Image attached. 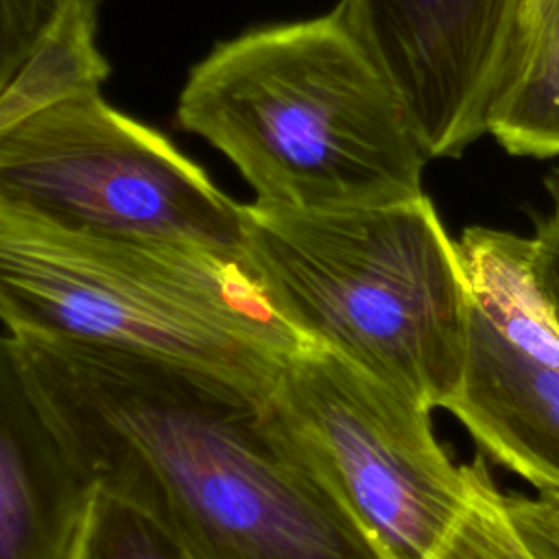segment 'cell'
<instances>
[{"mask_svg": "<svg viewBox=\"0 0 559 559\" xmlns=\"http://www.w3.org/2000/svg\"><path fill=\"white\" fill-rule=\"evenodd\" d=\"M15 343L90 483L197 559H386L266 397L166 360Z\"/></svg>", "mask_w": 559, "mask_h": 559, "instance_id": "1", "label": "cell"}, {"mask_svg": "<svg viewBox=\"0 0 559 559\" xmlns=\"http://www.w3.org/2000/svg\"><path fill=\"white\" fill-rule=\"evenodd\" d=\"M177 122L221 151L264 205L352 210L424 194L430 157L336 9L214 46L181 87Z\"/></svg>", "mask_w": 559, "mask_h": 559, "instance_id": "2", "label": "cell"}, {"mask_svg": "<svg viewBox=\"0 0 559 559\" xmlns=\"http://www.w3.org/2000/svg\"><path fill=\"white\" fill-rule=\"evenodd\" d=\"M242 262L275 312L319 345L445 408L461 384L469 295L432 201L352 210L242 203Z\"/></svg>", "mask_w": 559, "mask_h": 559, "instance_id": "3", "label": "cell"}, {"mask_svg": "<svg viewBox=\"0 0 559 559\" xmlns=\"http://www.w3.org/2000/svg\"><path fill=\"white\" fill-rule=\"evenodd\" d=\"M0 323L15 338L183 365L258 397L306 345L242 258L66 231L2 210Z\"/></svg>", "mask_w": 559, "mask_h": 559, "instance_id": "4", "label": "cell"}, {"mask_svg": "<svg viewBox=\"0 0 559 559\" xmlns=\"http://www.w3.org/2000/svg\"><path fill=\"white\" fill-rule=\"evenodd\" d=\"M0 210L66 231L242 258V203L100 90L0 131Z\"/></svg>", "mask_w": 559, "mask_h": 559, "instance_id": "5", "label": "cell"}, {"mask_svg": "<svg viewBox=\"0 0 559 559\" xmlns=\"http://www.w3.org/2000/svg\"><path fill=\"white\" fill-rule=\"evenodd\" d=\"M266 402L386 559H426L461 518L467 467L413 397L306 343Z\"/></svg>", "mask_w": 559, "mask_h": 559, "instance_id": "6", "label": "cell"}, {"mask_svg": "<svg viewBox=\"0 0 559 559\" xmlns=\"http://www.w3.org/2000/svg\"><path fill=\"white\" fill-rule=\"evenodd\" d=\"M456 247L469 325L445 411L491 461L559 493V325L533 273L531 238L467 227Z\"/></svg>", "mask_w": 559, "mask_h": 559, "instance_id": "7", "label": "cell"}, {"mask_svg": "<svg viewBox=\"0 0 559 559\" xmlns=\"http://www.w3.org/2000/svg\"><path fill=\"white\" fill-rule=\"evenodd\" d=\"M518 0H341L336 13L400 96L428 157L489 131Z\"/></svg>", "mask_w": 559, "mask_h": 559, "instance_id": "8", "label": "cell"}, {"mask_svg": "<svg viewBox=\"0 0 559 559\" xmlns=\"http://www.w3.org/2000/svg\"><path fill=\"white\" fill-rule=\"evenodd\" d=\"M92 483L0 330V559H66Z\"/></svg>", "mask_w": 559, "mask_h": 559, "instance_id": "9", "label": "cell"}, {"mask_svg": "<svg viewBox=\"0 0 559 559\" xmlns=\"http://www.w3.org/2000/svg\"><path fill=\"white\" fill-rule=\"evenodd\" d=\"M98 4L72 2L39 50L0 94V131L72 94L100 90L109 63L96 44Z\"/></svg>", "mask_w": 559, "mask_h": 559, "instance_id": "10", "label": "cell"}, {"mask_svg": "<svg viewBox=\"0 0 559 559\" xmlns=\"http://www.w3.org/2000/svg\"><path fill=\"white\" fill-rule=\"evenodd\" d=\"M66 559H197L138 504L92 485Z\"/></svg>", "mask_w": 559, "mask_h": 559, "instance_id": "11", "label": "cell"}, {"mask_svg": "<svg viewBox=\"0 0 559 559\" xmlns=\"http://www.w3.org/2000/svg\"><path fill=\"white\" fill-rule=\"evenodd\" d=\"M489 133L513 155H559V17L524 79L491 118Z\"/></svg>", "mask_w": 559, "mask_h": 559, "instance_id": "12", "label": "cell"}, {"mask_svg": "<svg viewBox=\"0 0 559 559\" xmlns=\"http://www.w3.org/2000/svg\"><path fill=\"white\" fill-rule=\"evenodd\" d=\"M467 467L469 500L426 559H535L511 526L502 491L491 483L483 456Z\"/></svg>", "mask_w": 559, "mask_h": 559, "instance_id": "13", "label": "cell"}, {"mask_svg": "<svg viewBox=\"0 0 559 559\" xmlns=\"http://www.w3.org/2000/svg\"><path fill=\"white\" fill-rule=\"evenodd\" d=\"M557 17H559V0H518L515 2L513 26H511V35H509L498 81H496L491 118L496 116L500 105L518 87V83L524 79L528 68L537 59Z\"/></svg>", "mask_w": 559, "mask_h": 559, "instance_id": "14", "label": "cell"}, {"mask_svg": "<svg viewBox=\"0 0 559 559\" xmlns=\"http://www.w3.org/2000/svg\"><path fill=\"white\" fill-rule=\"evenodd\" d=\"M72 2L76 0H0V55L17 74Z\"/></svg>", "mask_w": 559, "mask_h": 559, "instance_id": "15", "label": "cell"}, {"mask_svg": "<svg viewBox=\"0 0 559 559\" xmlns=\"http://www.w3.org/2000/svg\"><path fill=\"white\" fill-rule=\"evenodd\" d=\"M552 210L537 221L531 236V262L537 286L559 325V170L546 181Z\"/></svg>", "mask_w": 559, "mask_h": 559, "instance_id": "16", "label": "cell"}, {"mask_svg": "<svg viewBox=\"0 0 559 559\" xmlns=\"http://www.w3.org/2000/svg\"><path fill=\"white\" fill-rule=\"evenodd\" d=\"M15 79V70L0 57V94L9 87V83Z\"/></svg>", "mask_w": 559, "mask_h": 559, "instance_id": "17", "label": "cell"}]
</instances>
